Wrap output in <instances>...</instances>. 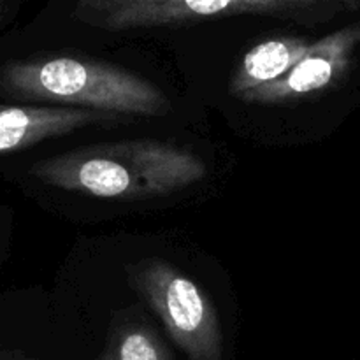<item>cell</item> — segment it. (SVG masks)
<instances>
[{"label": "cell", "instance_id": "obj_1", "mask_svg": "<svg viewBox=\"0 0 360 360\" xmlns=\"http://www.w3.org/2000/svg\"><path fill=\"white\" fill-rule=\"evenodd\" d=\"M206 172V164L192 151L158 139L79 148L30 167L44 185L122 200L169 195L200 181Z\"/></svg>", "mask_w": 360, "mask_h": 360}, {"label": "cell", "instance_id": "obj_5", "mask_svg": "<svg viewBox=\"0 0 360 360\" xmlns=\"http://www.w3.org/2000/svg\"><path fill=\"white\" fill-rule=\"evenodd\" d=\"M360 51V18L311 44L304 58L281 79L243 95L250 104H283L326 91L355 70Z\"/></svg>", "mask_w": 360, "mask_h": 360}, {"label": "cell", "instance_id": "obj_7", "mask_svg": "<svg viewBox=\"0 0 360 360\" xmlns=\"http://www.w3.org/2000/svg\"><path fill=\"white\" fill-rule=\"evenodd\" d=\"M309 48L311 42L302 37H273L253 46L232 76L231 91L241 98L281 79L304 58Z\"/></svg>", "mask_w": 360, "mask_h": 360}, {"label": "cell", "instance_id": "obj_9", "mask_svg": "<svg viewBox=\"0 0 360 360\" xmlns=\"http://www.w3.org/2000/svg\"><path fill=\"white\" fill-rule=\"evenodd\" d=\"M0 16H2V4H0Z\"/></svg>", "mask_w": 360, "mask_h": 360}, {"label": "cell", "instance_id": "obj_2", "mask_svg": "<svg viewBox=\"0 0 360 360\" xmlns=\"http://www.w3.org/2000/svg\"><path fill=\"white\" fill-rule=\"evenodd\" d=\"M0 91L120 116H162L171 111L169 98L144 77L111 63L65 55L7 63L0 69Z\"/></svg>", "mask_w": 360, "mask_h": 360}, {"label": "cell", "instance_id": "obj_6", "mask_svg": "<svg viewBox=\"0 0 360 360\" xmlns=\"http://www.w3.org/2000/svg\"><path fill=\"white\" fill-rule=\"evenodd\" d=\"M125 116L84 108L0 105V155L25 150L49 137L65 136L94 125H116Z\"/></svg>", "mask_w": 360, "mask_h": 360}, {"label": "cell", "instance_id": "obj_3", "mask_svg": "<svg viewBox=\"0 0 360 360\" xmlns=\"http://www.w3.org/2000/svg\"><path fill=\"white\" fill-rule=\"evenodd\" d=\"M360 13V0H79L74 18L108 32L264 16L326 23Z\"/></svg>", "mask_w": 360, "mask_h": 360}, {"label": "cell", "instance_id": "obj_4", "mask_svg": "<svg viewBox=\"0 0 360 360\" xmlns=\"http://www.w3.org/2000/svg\"><path fill=\"white\" fill-rule=\"evenodd\" d=\"M136 283L190 360H221L218 316L206 292L164 260L139 266Z\"/></svg>", "mask_w": 360, "mask_h": 360}, {"label": "cell", "instance_id": "obj_8", "mask_svg": "<svg viewBox=\"0 0 360 360\" xmlns=\"http://www.w3.org/2000/svg\"><path fill=\"white\" fill-rule=\"evenodd\" d=\"M98 360H169V354L157 334L139 322L118 327Z\"/></svg>", "mask_w": 360, "mask_h": 360}]
</instances>
